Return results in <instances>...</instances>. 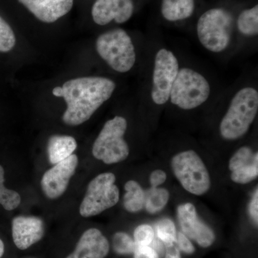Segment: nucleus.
Segmentation results:
<instances>
[{"label":"nucleus","instance_id":"33","mask_svg":"<svg viewBox=\"0 0 258 258\" xmlns=\"http://www.w3.org/2000/svg\"><path fill=\"white\" fill-rule=\"evenodd\" d=\"M29 258H32V257H29Z\"/></svg>","mask_w":258,"mask_h":258},{"label":"nucleus","instance_id":"2","mask_svg":"<svg viewBox=\"0 0 258 258\" xmlns=\"http://www.w3.org/2000/svg\"><path fill=\"white\" fill-rule=\"evenodd\" d=\"M258 111V92L254 88H241L220 122V133L225 140L235 141L248 132Z\"/></svg>","mask_w":258,"mask_h":258},{"label":"nucleus","instance_id":"9","mask_svg":"<svg viewBox=\"0 0 258 258\" xmlns=\"http://www.w3.org/2000/svg\"><path fill=\"white\" fill-rule=\"evenodd\" d=\"M179 71V61L172 51L166 48L157 51L154 58L151 91L152 101L155 104L162 106L169 101L171 88Z\"/></svg>","mask_w":258,"mask_h":258},{"label":"nucleus","instance_id":"28","mask_svg":"<svg viewBox=\"0 0 258 258\" xmlns=\"http://www.w3.org/2000/svg\"><path fill=\"white\" fill-rule=\"evenodd\" d=\"M134 258H159L157 251L149 246H137L134 252Z\"/></svg>","mask_w":258,"mask_h":258},{"label":"nucleus","instance_id":"20","mask_svg":"<svg viewBox=\"0 0 258 258\" xmlns=\"http://www.w3.org/2000/svg\"><path fill=\"white\" fill-rule=\"evenodd\" d=\"M237 30L246 37H254L258 35V5L242 10L237 18Z\"/></svg>","mask_w":258,"mask_h":258},{"label":"nucleus","instance_id":"13","mask_svg":"<svg viewBox=\"0 0 258 258\" xmlns=\"http://www.w3.org/2000/svg\"><path fill=\"white\" fill-rule=\"evenodd\" d=\"M12 232L16 247L25 250L43 237L45 225L39 217L19 216L13 220Z\"/></svg>","mask_w":258,"mask_h":258},{"label":"nucleus","instance_id":"8","mask_svg":"<svg viewBox=\"0 0 258 258\" xmlns=\"http://www.w3.org/2000/svg\"><path fill=\"white\" fill-rule=\"evenodd\" d=\"M115 181L114 174L106 172L97 176L89 183L80 207L81 216H96L118 203L119 189Z\"/></svg>","mask_w":258,"mask_h":258},{"label":"nucleus","instance_id":"3","mask_svg":"<svg viewBox=\"0 0 258 258\" xmlns=\"http://www.w3.org/2000/svg\"><path fill=\"white\" fill-rule=\"evenodd\" d=\"M232 25L233 18L227 10L215 8L207 10L197 23V34L200 43L210 52H222L230 45Z\"/></svg>","mask_w":258,"mask_h":258},{"label":"nucleus","instance_id":"24","mask_svg":"<svg viewBox=\"0 0 258 258\" xmlns=\"http://www.w3.org/2000/svg\"><path fill=\"white\" fill-rule=\"evenodd\" d=\"M113 247L116 253L129 254L134 253L136 244L128 234L123 232H118L113 235Z\"/></svg>","mask_w":258,"mask_h":258},{"label":"nucleus","instance_id":"26","mask_svg":"<svg viewBox=\"0 0 258 258\" xmlns=\"http://www.w3.org/2000/svg\"><path fill=\"white\" fill-rule=\"evenodd\" d=\"M134 242L137 246H149L154 238V230L150 225H141L134 232Z\"/></svg>","mask_w":258,"mask_h":258},{"label":"nucleus","instance_id":"10","mask_svg":"<svg viewBox=\"0 0 258 258\" xmlns=\"http://www.w3.org/2000/svg\"><path fill=\"white\" fill-rule=\"evenodd\" d=\"M79 164L76 154L55 164L42 176L41 186L47 198L54 200L60 198L69 186L70 180L74 175Z\"/></svg>","mask_w":258,"mask_h":258},{"label":"nucleus","instance_id":"15","mask_svg":"<svg viewBox=\"0 0 258 258\" xmlns=\"http://www.w3.org/2000/svg\"><path fill=\"white\" fill-rule=\"evenodd\" d=\"M109 249V242L101 231L91 228L83 234L74 252L66 258H105Z\"/></svg>","mask_w":258,"mask_h":258},{"label":"nucleus","instance_id":"18","mask_svg":"<svg viewBox=\"0 0 258 258\" xmlns=\"http://www.w3.org/2000/svg\"><path fill=\"white\" fill-rule=\"evenodd\" d=\"M195 0H161V13L166 21L178 22L192 16Z\"/></svg>","mask_w":258,"mask_h":258},{"label":"nucleus","instance_id":"5","mask_svg":"<svg viewBox=\"0 0 258 258\" xmlns=\"http://www.w3.org/2000/svg\"><path fill=\"white\" fill-rule=\"evenodd\" d=\"M210 93V83L203 75L189 68H182L171 88L169 99L181 109L192 110L208 101Z\"/></svg>","mask_w":258,"mask_h":258},{"label":"nucleus","instance_id":"1","mask_svg":"<svg viewBox=\"0 0 258 258\" xmlns=\"http://www.w3.org/2000/svg\"><path fill=\"white\" fill-rule=\"evenodd\" d=\"M116 85L107 78L91 76L70 80L62 87H55L52 94L62 97L67 103L62 115L66 124L79 125L87 121L108 99Z\"/></svg>","mask_w":258,"mask_h":258},{"label":"nucleus","instance_id":"12","mask_svg":"<svg viewBox=\"0 0 258 258\" xmlns=\"http://www.w3.org/2000/svg\"><path fill=\"white\" fill-rule=\"evenodd\" d=\"M134 12L133 0H96L91 14L93 21L103 26L113 20L118 24L126 23Z\"/></svg>","mask_w":258,"mask_h":258},{"label":"nucleus","instance_id":"21","mask_svg":"<svg viewBox=\"0 0 258 258\" xmlns=\"http://www.w3.org/2000/svg\"><path fill=\"white\" fill-rule=\"evenodd\" d=\"M169 200V192L164 188H152L146 195L144 208L150 214L161 211Z\"/></svg>","mask_w":258,"mask_h":258},{"label":"nucleus","instance_id":"22","mask_svg":"<svg viewBox=\"0 0 258 258\" xmlns=\"http://www.w3.org/2000/svg\"><path fill=\"white\" fill-rule=\"evenodd\" d=\"M5 170L0 165V205L8 211L14 210L21 203V198L17 191L5 186Z\"/></svg>","mask_w":258,"mask_h":258},{"label":"nucleus","instance_id":"19","mask_svg":"<svg viewBox=\"0 0 258 258\" xmlns=\"http://www.w3.org/2000/svg\"><path fill=\"white\" fill-rule=\"evenodd\" d=\"M125 192L123 205L127 211L135 213L144 208L146 195L143 188L137 181L130 180L125 184Z\"/></svg>","mask_w":258,"mask_h":258},{"label":"nucleus","instance_id":"25","mask_svg":"<svg viewBox=\"0 0 258 258\" xmlns=\"http://www.w3.org/2000/svg\"><path fill=\"white\" fill-rule=\"evenodd\" d=\"M15 43L16 38L13 29L0 17V52H9L15 47Z\"/></svg>","mask_w":258,"mask_h":258},{"label":"nucleus","instance_id":"23","mask_svg":"<svg viewBox=\"0 0 258 258\" xmlns=\"http://www.w3.org/2000/svg\"><path fill=\"white\" fill-rule=\"evenodd\" d=\"M157 235L166 246L174 244L176 240V227L174 222L168 218L159 220L157 225Z\"/></svg>","mask_w":258,"mask_h":258},{"label":"nucleus","instance_id":"6","mask_svg":"<svg viewBox=\"0 0 258 258\" xmlns=\"http://www.w3.org/2000/svg\"><path fill=\"white\" fill-rule=\"evenodd\" d=\"M127 120L116 115L103 125L93 144V157L106 164H116L125 160L129 155V147L125 142Z\"/></svg>","mask_w":258,"mask_h":258},{"label":"nucleus","instance_id":"30","mask_svg":"<svg viewBox=\"0 0 258 258\" xmlns=\"http://www.w3.org/2000/svg\"><path fill=\"white\" fill-rule=\"evenodd\" d=\"M258 190L256 189L253 197H252V200L249 203V213L250 215L251 218L253 220L256 225H257L258 222Z\"/></svg>","mask_w":258,"mask_h":258},{"label":"nucleus","instance_id":"14","mask_svg":"<svg viewBox=\"0 0 258 258\" xmlns=\"http://www.w3.org/2000/svg\"><path fill=\"white\" fill-rule=\"evenodd\" d=\"M231 179L237 184H245L257 179L258 154L249 147H242L232 155L229 162Z\"/></svg>","mask_w":258,"mask_h":258},{"label":"nucleus","instance_id":"27","mask_svg":"<svg viewBox=\"0 0 258 258\" xmlns=\"http://www.w3.org/2000/svg\"><path fill=\"white\" fill-rule=\"evenodd\" d=\"M175 241H176V244H177L179 249L185 253L191 254L195 252V247L182 232H179L177 234V236H176Z\"/></svg>","mask_w":258,"mask_h":258},{"label":"nucleus","instance_id":"11","mask_svg":"<svg viewBox=\"0 0 258 258\" xmlns=\"http://www.w3.org/2000/svg\"><path fill=\"white\" fill-rule=\"evenodd\" d=\"M178 220L183 232L192 239L202 247H208L214 243L215 235L198 215L193 204L187 203L179 205L177 208Z\"/></svg>","mask_w":258,"mask_h":258},{"label":"nucleus","instance_id":"16","mask_svg":"<svg viewBox=\"0 0 258 258\" xmlns=\"http://www.w3.org/2000/svg\"><path fill=\"white\" fill-rule=\"evenodd\" d=\"M43 23H51L68 14L74 0H18Z\"/></svg>","mask_w":258,"mask_h":258},{"label":"nucleus","instance_id":"17","mask_svg":"<svg viewBox=\"0 0 258 258\" xmlns=\"http://www.w3.org/2000/svg\"><path fill=\"white\" fill-rule=\"evenodd\" d=\"M77 148V142L74 137L66 135H54L47 142L49 161L56 164L69 158Z\"/></svg>","mask_w":258,"mask_h":258},{"label":"nucleus","instance_id":"4","mask_svg":"<svg viewBox=\"0 0 258 258\" xmlns=\"http://www.w3.org/2000/svg\"><path fill=\"white\" fill-rule=\"evenodd\" d=\"M96 47L98 55L116 72H128L135 64V47L123 29H114L102 34L97 39Z\"/></svg>","mask_w":258,"mask_h":258},{"label":"nucleus","instance_id":"31","mask_svg":"<svg viewBox=\"0 0 258 258\" xmlns=\"http://www.w3.org/2000/svg\"><path fill=\"white\" fill-rule=\"evenodd\" d=\"M166 258H181L179 249L174 244L166 246Z\"/></svg>","mask_w":258,"mask_h":258},{"label":"nucleus","instance_id":"7","mask_svg":"<svg viewBox=\"0 0 258 258\" xmlns=\"http://www.w3.org/2000/svg\"><path fill=\"white\" fill-rule=\"evenodd\" d=\"M171 165L176 179L189 193L200 196L210 189L211 180L208 169L195 151L176 154L171 159Z\"/></svg>","mask_w":258,"mask_h":258},{"label":"nucleus","instance_id":"29","mask_svg":"<svg viewBox=\"0 0 258 258\" xmlns=\"http://www.w3.org/2000/svg\"><path fill=\"white\" fill-rule=\"evenodd\" d=\"M150 183L152 188H157L160 185L164 184L166 180V174L165 171L157 169L153 171L150 174Z\"/></svg>","mask_w":258,"mask_h":258},{"label":"nucleus","instance_id":"32","mask_svg":"<svg viewBox=\"0 0 258 258\" xmlns=\"http://www.w3.org/2000/svg\"><path fill=\"white\" fill-rule=\"evenodd\" d=\"M5 252V244L4 242H3V240L0 239V258L3 257V254H4Z\"/></svg>","mask_w":258,"mask_h":258}]
</instances>
